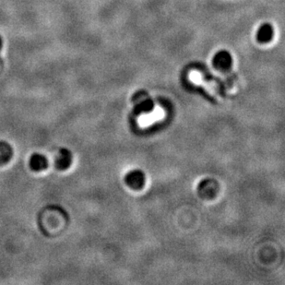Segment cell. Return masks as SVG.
<instances>
[{"mask_svg": "<svg viewBox=\"0 0 285 285\" xmlns=\"http://www.w3.org/2000/svg\"><path fill=\"white\" fill-rule=\"evenodd\" d=\"M0 47H1V40H0Z\"/></svg>", "mask_w": 285, "mask_h": 285, "instance_id": "7", "label": "cell"}, {"mask_svg": "<svg viewBox=\"0 0 285 285\" xmlns=\"http://www.w3.org/2000/svg\"><path fill=\"white\" fill-rule=\"evenodd\" d=\"M233 59L227 51L218 52L213 58V65L221 71H227L232 67Z\"/></svg>", "mask_w": 285, "mask_h": 285, "instance_id": "2", "label": "cell"}, {"mask_svg": "<svg viewBox=\"0 0 285 285\" xmlns=\"http://www.w3.org/2000/svg\"><path fill=\"white\" fill-rule=\"evenodd\" d=\"M127 181L130 187H140L143 184V176L140 172H134L129 175Z\"/></svg>", "mask_w": 285, "mask_h": 285, "instance_id": "6", "label": "cell"}, {"mask_svg": "<svg viewBox=\"0 0 285 285\" xmlns=\"http://www.w3.org/2000/svg\"><path fill=\"white\" fill-rule=\"evenodd\" d=\"M14 154L13 148L6 141H0V167L4 166L11 161Z\"/></svg>", "mask_w": 285, "mask_h": 285, "instance_id": "4", "label": "cell"}, {"mask_svg": "<svg viewBox=\"0 0 285 285\" xmlns=\"http://www.w3.org/2000/svg\"><path fill=\"white\" fill-rule=\"evenodd\" d=\"M73 156L70 150L68 149H60L55 160V166L58 170L65 171L72 165Z\"/></svg>", "mask_w": 285, "mask_h": 285, "instance_id": "1", "label": "cell"}, {"mask_svg": "<svg viewBox=\"0 0 285 285\" xmlns=\"http://www.w3.org/2000/svg\"><path fill=\"white\" fill-rule=\"evenodd\" d=\"M29 166L32 171H44L48 167V161H47L46 156L40 154V153H34L30 158Z\"/></svg>", "mask_w": 285, "mask_h": 285, "instance_id": "3", "label": "cell"}, {"mask_svg": "<svg viewBox=\"0 0 285 285\" xmlns=\"http://www.w3.org/2000/svg\"><path fill=\"white\" fill-rule=\"evenodd\" d=\"M273 35H274V31H273L272 26L270 24L265 23L259 27V31L257 33V39L259 43L267 44L272 40Z\"/></svg>", "mask_w": 285, "mask_h": 285, "instance_id": "5", "label": "cell"}]
</instances>
